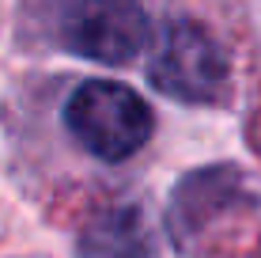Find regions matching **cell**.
<instances>
[{
	"mask_svg": "<svg viewBox=\"0 0 261 258\" xmlns=\"http://www.w3.org/2000/svg\"><path fill=\"white\" fill-rule=\"evenodd\" d=\"M65 126L95 159L121 163L148 145L155 118L133 87L118 80H87L68 95Z\"/></svg>",
	"mask_w": 261,
	"mask_h": 258,
	"instance_id": "1",
	"label": "cell"
},
{
	"mask_svg": "<svg viewBox=\"0 0 261 258\" xmlns=\"http://www.w3.org/2000/svg\"><path fill=\"white\" fill-rule=\"evenodd\" d=\"M148 80L178 103H216L227 87V57L201 23L170 19L151 38Z\"/></svg>",
	"mask_w": 261,
	"mask_h": 258,
	"instance_id": "2",
	"label": "cell"
},
{
	"mask_svg": "<svg viewBox=\"0 0 261 258\" xmlns=\"http://www.w3.org/2000/svg\"><path fill=\"white\" fill-rule=\"evenodd\" d=\"M61 34L72 53L98 65H133L151 50V27L140 0H72Z\"/></svg>",
	"mask_w": 261,
	"mask_h": 258,
	"instance_id": "3",
	"label": "cell"
},
{
	"mask_svg": "<svg viewBox=\"0 0 261 258\" xmlns=\"http://www.w3.org/2000/svg\"><path fill=\"white\" fill-rule=\"evenodd\" d=\"M80 258H159V236L140 205H106L84 224Z\"/></svg>",
	"mask_w": 261,
	"mask_h": 258,
	"instance_id": "4",
	"label": "cell"
}]
</instances>
